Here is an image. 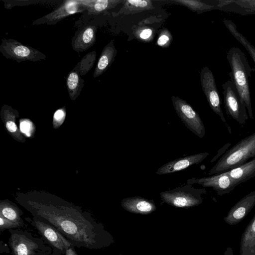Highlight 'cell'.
<instances>
[{
	"label": "cell",
	"mask_w": 255,
	"mask_h": 255,
	"mask_svg": "<svg viewBox=\"0 0 255 255\" xmlns=\"http://www.w3.org/2000/svg\"><path fill=\"white\" fill-rule=\"evenodd\" d=\"M123 2L124 5L120 12L124 14L139 12L154 8L150 0H126Z\"/></svg>",
	"instance_id": "cell-24"
},
{
	"label": "cell",
	"mask_w": 255,
	"mask_h": 255,
	"mask_svg": "<svg viewBox=\"0 0 255 255\" xmlns=\"http://www.w3.org/2000/svg\"><path fill=\"white\" fill-rule=\"evenodd\" d=\"M85 9H87V7L83 0H65L56 9L34 21L33 24H54L71 14Z\"/></svg>",
	"instance_id": "cell-12"
},
{
	"label": "cell",
	"mask_w": 255,
	"mask_h": 255,
	"mask_svg": "<svg viewBox=\"0 0 255 255\" xmlns=\"http://www.w3.org/2000/svg\"><path fill=\"white\" fill-rule=\"evenodd\" d=\"M223 22L234 37L245 47L249 53L255 65V47L238 31L236 24L233 21L224 18Z\"/></svg>",
	"instance_id": "cell-22"
},
{
	"label": "cell",
	"mask_w": 255,
	"mask_h": 255,
	"mask_svg": "<svg viewBox=\"0 0 255 255\" xmlns=\"http://www.w3.org/2000/svg\"><path fill=\"white\" fill-rule=\"evenodd\" d=\"M96 58L95 50L86 54L73 68L78 72L81 76L85 75L93 67Z\"/></svg>",
	"instance_id": "cell-27"
},
{
	"label": "cell",
	"mask_w": 255,
	"mask_h": 255,
	"mask_svg": "<svg viewBox=\"0 0 255 255\" xmlns=\"http://www.w3.org/2000/svg\"><path fill=\"white\" fill-rule=\"evenodd\" d=\"M66 85L70 99L75 100L84 86V80L78 72L73 69L67 75Z\"/></svg>",
	"instance_id": "cell-21"
},
{
	"label": "cell",
	"mask_w": 255,
	"mask_h": 255,
	"mask_svg": "<svg viewBox=\"0 0 255 255\" xmlns=\"http://www.w3.org/2000/svg\"><path fill=\"white\" fill-rule=\"evenodd\" d=\"M121 205L128 212L140 214H150L156 209L152 200L140 196L125 198L122 201Z\"/></svg>",
	"instance_id": "cell-17"
},
{
	"label": "cell",
	"mask_w": 255,
	"mask_h": 255,
	"mask_svg": "<svg viewBox=\"0 0 255 255\" xmlns=\"http://www.w3.org/2000/svg\"><path fill=\"white\" fill-rule=\"evenodd\" d=\"M117 53L114 41L112 40L102 51L94 71V78L99 77L110 67L114 61Z\"/></svg>",
	"instance_id": "cell-18"
},
{
	"label": "cell",
	"mask_w": 255,
	"mask_h": 255,
	"mask_svg": "<svg viewBox=\"0 0 255 255\" xmlns=\"http://www.w3.org/2000/svg\"><path fill=\"white\" fill-rule=\"evenodd\" d=\"M6 128L8 131L11 133L15 132L17 129L15 122L12 120H8L6 121Z\"/></svg>",
	"instance_id": "cell-33"
},
{
	"label": "cell",
	"mask_w": 255,
	"mask_h": 255,
	"mask_svg": "<svg viewBox=\"0 0 255 255\" xmlns=\"http://www.w3.org/2000/svg\"><path fill=\"white\" fill-rule=\"evenodd\" d=\"M226 172L238 185L246 182L255 176V158Z\"/></svg>",
	"instance_id": "cell-20"
},
{
	"label": "cell",
	"mask_w": 255,
	"mask_h": 255,
	"mask_svg": "<svg viewBox=\"0 0 255 255\" xmlns=\"http://www.w3.org/2000/svg\"><path fill=\"white\" fill-rule=\"evenodd\" d=\"M27 210L33 218L51 225L72 244L74 247L98 250L111 243L110 235L91 215L75 207L63 204L34 203Z\"/></svg>",
	"instance_id": "cell-1"
},
{
	"label": "cell",
	"mask_w": 255,
	"mask_h": 255,
	"mask_svg": "<svg viewBox=\"0 0 255 255\" xmlns=\"http://www.w3.org/2000/svg\"><path fill=\"white\" fill-rule=\"evenodd\" d=\"M170 1L185 6L193 12L198 13L216 9L215 6L199 0H171Z\"/></svg>",
	"instance_id": "cell-25"
},
{
	"label": "cell",
	"mask_w": 255,
	"mask_h": 255,
	"mask_svg": "<svg viewBox=\"0 0 255 255\" xmlns=\"http://www.w3.org/2000/svg\"><path fill=\"white\" fill-rule=\"evenodd\" d=\"M21 227L16 223L5 218L0 215V230L2 232L6 229H18Z\"/></svg>",
	"instance_id": "cell-30"
},
{
	"label": "cell",
	"mask_w": 255,
	"mask_h": 255,
	"mask_svg": "<svg viewBox=\"0 0 255 255\" xmlns=\"http://www.w3.org/2000/svg\"><path fill=\"white\" fill-rule=\"evenodd\" d=\"M227 59L231 68L229 73L231 81L245 104L250 118L254 119L249 82L252 69L245 53L237 47H233L227 51Z\"/></svg>",
	"instance_id": "cell-2"
},
{
	"label": "cell",
	"mask_w": 255,
	"mask_h": 255,
	"mask_svg": "<svg viewBox=\"0 0 255 255\" xmlns=\"http://www.w3.org/2000/svg\"><path fill=\"white\" fill-rule=\"evenodd\" d=\"M66 116V110L65 107L58 109L54 114L53 121L57 125H61L64 121Z\"/></svg>",
	"instance_id": "cell-32"
},
{
	"label": "cell",
	"mask_w": 255,
	"mask_h": 255,
	"mask_svg": "<svg viewBox=\"0 0 255 255\" xmlns=\"http://www.w3.org/2000/svg\"><path fill=\"white\" fill-rule=\"evenodd\" d=\"M0 52L6 59H12L18 63L25 61L37 62L45 60L46 57L37 49L10 38L1 39Z\"/></svg>",
	"instance_id": "cell-6"
},
{
	"label": "cell",
	"mask_w": 255,
	"mask_h": 255,
	"mask_svg": "<svg viewBox=\"0 0 255 255\" xmlns=\"http://www.w3.org/2000/svg\"><path fill=\"white\" fill-rule=\"evenodd\" d=\"M255 205V190L247 194L235 204L224 220L230 225H236L245 218Z\"/></svg>",
	"instance_id": "cell-13"
},
{
	"label": "cell",
	"mask_w": 255,
	"mask_h": 255,
	"mask_svg": "<svg viewBox=\"0 0 255 255\" xmlns=\"http://www.w3.org/2000/svg\"><path fill=\"white\" fill-rule=\"evenodd\" d=\"M222 86L227 114L243 126L248 120L249 115L235 86L231 80L222 84Z\"/></svg>",
	"instance_id": "cell-7"
},
{
	"label": "cell",
	"mask_w": 255,
	"mask_h": 255,
	"mask_svg": "<svg viewBox=\"0 0 255 255\" xmlns=\"http://www.w3.org/2000/svg\"><path fill=\"white\" fill-rule=\"evenodd\" d=\"M208 155V152H201L169 161L159 167L156 173L158 175H164L185 169L193 165L201 163Z\"/></svg>",
	"instance_id": "cell-14"
},
{
	"label": "cell",
	"mask_w": 255,
	"mask_h": 255,
	"mask_svg": "<svg viewBox=\"0 0 255 255\" xmlns=\"http://www.w3.org/2000/svg\"><path fill=\"white\" fill-rule=\"evenodd\" d=\"M174 110L185 126L200 138L205 134V128L199 114L186 101L178 97L171 98Z\"/></svg>",
	"instance_id": "cell-9"
},
{
	"label": "cell",
	"mask_w": 255,
	"mask_h": 255,
	"mask_svg": "<svg viewBox=\"0 0 255 255\" xmlns=\"http://www.w3.org/2000/svg\"><path fill=\"white\" fill-rule=\"evenodd\" d=\"M172 40L173 36L171 32L167 28H163L158 35L156 45L166 48L170 45Z\"/></svg>",
	"instance_id": "cell-29"
},
{
	"label": "cell",
	"mask_w": 255,
	"mask_h": 255,
	"mask_svg": "<svg viewBox=\"0 0 255 255\" xmlns=\"http://www.w3.org/2000/svg\"><path fill=\"white\" fill-rule=\"evenodd\" d=\"M224 255H234L232 248L231 247H228L225 251Z\"/></svg>",
	"instance_id": "cell-35"
},
{
	"label": "cell",
	"mask_w": 255,
	"mask_h": 255,
	"mask_svg": "<svg viewBox=\"0 0 255 255\" xmlns=\"http://www.w3.org/2000/svg\"><path fill=\"white\" fill-rule=\"evenodd\" d=\"M65 255H78L75 250L74 249V247H72L66 250L65 252Z\"/></svg>",
	"instance_id": "cell-34"
},
{
	"label": "cell",
	"mask_w": 255,
	"mask_h": 255,
	"mask_svg": "<svg viewBox=\"0 0 255 255\" xmlns=\"http://www.w3.org/2000/svg\"><path fill=\"white\" fill-rule=\"evenodd\" d=\"M124 0H83L84 4L87 7L88 13L97 14L114 7Z\"/></svg>",
	"instance_id": "cell-23"
},
{
	"label": "cell",
	"mask_w": 255,
	"mask_h": 255,
	"mask_svg": "<svg viewBox=\"0 0 255 255\" xmlns=\"http://www.w3.org/2000/svg\"><path fill=\"white\" fill-rule=\"evenodd\" d=\"M20 130L26 136L29 137L31 135L32 130V123L28 120H24L20 123Z\"/></svg>",
	"instance_id": "cell-31"
},
{
	"label": "cell",
	"mask_w": 255,
	"mask_h": 255,
	"mask_svg": "<svg viewBox=\"0 0 255 255\" xmlns=\"http://www.w3.org/2000/svg\"><path fill=\"white\" fill-rule=\"evenodd\" d=\"M213 2L216 9L242 15L255 14V0H217Z\"/></svg>",
	"instance_id": "cell-15"
},
{
	"label": "cell",
	"mask_w": 255,
	"mask_h": 255,
	"mask_svg": "<svg viewBox=\"0 0 255 255\" xmlns=\"http://www.w3.org/2000/svg\"><path fill=\"white\" fill-rule=\"evenodd\" d=\"M28 222L37 230L44 240L57 251L65 254L67 250L74 247L69 240L49 224L34 218L28 220Z\"/></svg>",
	"instance_id": "cell-10"
},
{
	"label": "cell",
	"mask_w": 255,
	"mask_h": 255,
	"mask_svg": "<svg viewBox=\"0 0 255 255\" xmlns=\"http://www.w3.org/2000/svg\"><path fill=\"white\" fill-rule=\"evenodd\" d=\"M0 215L19 225L21 228L24 226V222L21 218L19 209L15 206L8 202L0 203Z\"/></svg>",
	"instance_id": "cell-26"
},
{
	"label": "cell",
	"mask_w": 255,
	"mask_h": 255,
	"mask_svg": "<svg viewBox=\"0 0 255 255\" xmlns=\"http://www.w3.org/2000/svg\"><path fill=\"white\" fill-rule=\"evenodd\" d=\"M206 193L205 189H196L192 185H186L160 193L162 200L178 208H190L203 202L202 195Z\"/></svg>",
	"instance_id": "cell-4"
},
{
	"label": "cell",
	"mask_w": 255,
	"mask_h": 255,
	"mask_svg": "<svg viewBox=\"0 0 255 255\" xmlns=\"http://www.w3.org/2000/svg\"><path fill=\"white\" fill-rule=\"evenodd\" d=\"M255 158V132L228 150L209 171V175L225 172Z\"/></svg>",
	"instance_id": "cell-3"
},
{
	"label": "cell",
	"mask_w": 255,
	"mask_h": 255,
	"mask_svg": "<svg viewBox=\"0 0 255 255\" xmlns=\"http://www.w3.org/2000/svg\"><path fill=\"white\" fill-rule=\"evenodd\" d=\"M187 184H197L204 187H211L219 196L230 193L238 185L226 172L199 178L193 177L188 179Z\"/></svg>",
	"instance_id": "cell-11"
},
{
	"label": "cell",
	"mask_w": 255,
	"mask_h": 255,
	"mask_svg": "<svg viewBox=\"0 0 255 255\" xmlns=\"http://www.w3.org/2000/svg\"><path fill=\"white\" fill-rule=\"evenodd\" d=\"M97 28L88 25L79 29L72 39L71 46L77 52H83L91 47L96 41Z\"/></svg>",
	"instance_id": "cell-16"
},
{
	"label": "cell",
	"mask_w": 255,
	"mask_h": 255,
	"mask_svg": "<svg viewBox=\"0 0 255 255\" xmlns=\"http://www.w3.org/2000/svg\"><path fill=\"white\" fill-rule=\"evenodd\" d=\"M9 231L8 244L13 255H39L49 251L42 240L26 232L18 229H10Z\"/></svg>",
	"instance_id": "cell-5"
},
{
	"label": "cell",
	"mask_w": 255,
	"mask_h": 255,
	"mask_svg": "<svg viewBox=\"0 0 255 255\" xmlns=\"http://www.w3.org/2000/svg\"><path fill=\"white\" fill-rule=\"evenodd\" d=\"M200 77L202 89L210 107L220 118L229 133H231V128L227 124L221 109V100L212 71L205 66L200 72Z\"/></svg>",
	"instance_id": "cell-8"
},
{
	"label": "cell",
	"mask_w": 255,
	"mask_h": 255,
	"mask_svg": "<svg viewBox=\"0 0 255 255\" xmlns=\"http://www.w3.org/2000/svg\"><path fill=\"white\" fill-rule=\"evenodd\" d=\"M240 255H255V214L242 235Z\"/></svg>",
	"instance_id": "cell-19"
},
{
	"label": "cell",
	"mask_w": 255,
	"mask_h": 255,
	"mask_svg": "<svg viewBox=\"0 0 255 255\" xmlns=\"http://www.w3.org/2000/svg\"><path fill=\"white\" fill-rule=\"evenodd\" d=\"M133 33L137 40L144 42H149L154 38V31L151 27L141 26L135 28Z\"/></svg>",
	"instance_id": "cell-28"
}]
</instances>
